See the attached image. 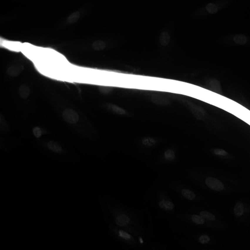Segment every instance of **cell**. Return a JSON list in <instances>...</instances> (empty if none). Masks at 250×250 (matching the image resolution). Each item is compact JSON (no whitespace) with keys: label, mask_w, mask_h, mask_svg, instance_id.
<instances>
[{"label":"cell","mask_w":250,"mask_h":250,"mask_svg":"<svg viewBox=\"0 0 250 250\" xmlns=\"http://www.w3.org/2000/svg\"><path fill=\"white\" fill-rule=\"evenodd\" d=\"M205 183L209 188L214 191H222L224 189L222 182L213 177H207L205 180Z\"/></svg>","instance_id":"1"},{"label":"cell","mask_w":250,"mask_h":250,"mask_svg":"<svg viewBox=\"0 0 250 250\" xmlns=\"http://www.w3.org/2000/svg\"><path fill=\"white\" fill-rule=\"evenodd\" d=\"M188 105L189 110L197 119L201 120L205 116L206 111L204 108L192 103H188Z\"/></svg>","instance_id":"2"},{"label":"cell","mask_w":250,"mask_h":250,"mask_svg":"<svg viewBox=\"0 0 250 250\" xmlns=\"http://www.w3.org/2000/svg\"><path fill=\"white\" fill-rule=\"evenodd\" d=\"M46 146L48 150L54 153L63 154L64 152V150L62 146L60 144V143L55 141H48L46 142Z\"/></svg>","instance_id":"3"},{"label":"cell","mask_w":250,"mask_h":250,"mask_svg":"<svg viewBox=\"0 0 250 250\" xmlns=\"http://www.w3.org/2000/svg\"><path fill=\"white\" fill-rule=\"evenodd\" d=\"M152 101L155 104L161 106H166L170 104V101L168 99L162 96L155 94L152 96Z\"/></svg>","instance_id":"4"},{"label":"cell","mask_w":250,"mask_h":250,"mask_svg":"<svg viewBox=\"0 0 250 250\" xmlns=\"http://www.w3.org/2000/svg\"><path fill=\"white\" fill-rule=\"evenodd\" d=\"M115 221L117 225L123 227L129 223L130 219L128 216L126 214H120L116 217Z\"/></svg>","instance_id":"5"},{"label":"cell","mask_w":250,"mask_h":250,"mask_svg":"<svg viewBox=\"0 0 250 250\" xmlns=\"http://www.w3.org/2000/svg\"><path fill=\"white\" fill-rule=\"evenodd\" d=\"M209 87L212 91L220 94L222 93L221 84L216 79L212 80L209 83Z\"/></svg>","instance_id":"6"},{"label":"cell","mask_w":250,"mask_h":250,"mask_svg":"<svg viewBox=\"0 0 250 250\" xmlns=\"http://www.w3.org/2000/svg\"><path fill=\"white\" fill-rule=\"evenodd\" d=\"M171 41V37L167 31H163L159 36V42L162 46H167L169 45Z\"/></svg>","instance_id":"7"},{"label":"cell","mask_w":250,"mask_h":250,"mask_svg":"<svg viewBox=\"0 0 250 250\" xmlns=\"http://www.w3.org/2000/svg\"><path fill=\"white\" fill-rule=\"evenodd\" d=\"M19 93L22 98L26 99L29 97L31 93V90L28 85L23 84L19 87Z\"/></svg>","instance_id":"8"},{"label":"cell","mask_w":250,"mask_h":250,"mask_svg":"<svg viewBox=\"0 0 250 250\" xmlns=\"http://www.w3.org/2000/svg\"><path fill=\"white\" fill-rule=\"evenodd\" d=\"M234 215L236 217H240L243 215L244 213V206L241 202H237L234 205Z\"/></svg>","instance_id":"9"},{"label":"cell","mask_w":250,"mask_h":250,"mask_svg":"<svg viewBox=\"0 0 250 250\" xmlns=\"http://www.w3.org/2000/svg\"><path fill=\"white\" fill-rule=\"evenodd\" d=\"M22 70L20 67L17 66H12L9 67L7 70V73L11 77H17L20 75Z\"/></svg>","instance_id":"10"},{"label":"cell","mask_w":250,"mask_h":250,"mask_svg":"<svg viewBox=\"0 0 250 250\" xmlns=\"http://www.w3.org/2000/svg\"><path fill=\"white\" fill-rule=\"evenodd\" d=\"M158 205L161 208L167 211H171L175 207L174 204L172 202L166 201V200L160 201L158 203Z\"/></svg>","instance_id":"11"},{"label":"cell","mask_w":250,"mask_h":250,"mask_svg":"<svg viewBox=\"0 0 250 250\" xmlns=\"http://www.w3.org/2000/svg\"><path fill=\"white\" fill-rule=\"evenodd\" d=\"M108 109L119 115H124L126 113V111L124 108H122L116 105L110 104L108 105Z\"/></svg>","instance_id":"12"},{"label":"cell","mask_w":250,"mask_h":250,"mask_svg":"<svg viewBox=\"0 0 250 250\" xmlns=\"http://www.w3.org/2000/svg\"><path fill=\"white\" fill-rule=\"evenodd\" d=\"M234 43L239 45H243L246 44L248 41L247 37L245 35L242 34H237L234 38Z\"/></svg>","instance_id":"13"},{"label":"cell","mask_w":250,"mask_h":250,"mask_svg":"<svg viewBox=\"0 0 250 250\" xmlns=\"http://www.w3.org/2000/svg\"><path fill=\"white\" fill-rule=\"evenodd\" d=\"M92 46L95 51H100L103 50L106 48V43L103 41L97 40L94 42L92 45Z\"/></svg>","instance_id":"14"},{"label":"cell","mask_w":250,"mask_h":250,"mask_svg":"<svg viewBox=\"0 0 250 250\" xmlns=\"http://www.w3.org/2000/svg\"><path fill=\"white\" fill-rule=\"evenodd\" d=\"M182 194L185 198L188 200H192L195 198V194L192 191L187 189H182Z\"/></svg>","instance_id":"15"},{"label":"cell","mask_w":250,"mask_h":250,"mask_svg":"<svg viewBox=\"0 0 250 250\" xmlns=\"http://www.w3.org/2000/svg\"><path fill=\"white\" fill-rule=\"evenodd\" d=\"M80 17V14L79 12H74L68 16L67 19V22L68 24L75 23L79 19Z\"/></svg>","instance_id":"16"},{"label":"cell","mask_w":250,"mask_h":250,"mask_svg":"<svg viewBox=\"0 0 250 250\" xmlns=\"http://www.w3.org/2000/svg\"><path fill=\"white\" fill-rule=\"evenodd\" d=\"M0 127L1 132H4V133L8 132L9 129V126L7 121L6 119L3 117V116H1V119H0Z\"/></svg>","instance_id":"17"},{"label":"cell","mask_w":250,"mask_h":250,"mask_svg":"<svg viewBox=\"0 0 250 250\" xmlns=\"http://www.w3.org/2000/svg\"><path fill=\"white\" fill-rule=\"evenodd\" d=\"M200 215L204 219H206L208 221H213L215 220V215L207 211H202L200 213Z\"/></svg>","instance_id":"18"},{"label":"cell","mask_w":250,"mask_h":250,"mask_svg":"<svg viewBox=\"0 0 250 250\" xmlns=\"http://www.w3.org/2000/svg\"><path fill=\"white\" fill-rule=\"evenodd\" d=\"M206 9L207 11L211 14H215L218 11V7L216 4H214L213 3H209L207 4L206 6Z\"/></svg>","instance_id":"19"},{"label":"cell","mask_w":250,"mask_h":250,"mask_svg":"<svg viewBox=\"0 0 250 250\" xmlns=\"http://www.w3.org/2000/svg\"><path fill=\"white\" fill-rule=\"evenodd\" d=\"M142 143L144 145L147 147H152L155 144L156 141L152 137H145L142 139Z\"/></svg>","instance_id":"20"},{"label":"cell","mask_w":250,"mask_h":250,"mask_svg":"<svg viewBox=\"0 0 250 250\" xmlns=\"http://www.w3.org/2000/svg\"><path fill=\"white\" fill-rule=\"evenodd\" d=\"M165 158L169 161H172L175 158V153L174 150L169 149L166 150L164 153Z\"/></svg>","instance_id":"21"},{"label":"cell","mask_w":250,"mask_h":250,"mask_svg":"<svg viewBox=\"0 0 250 250\" xmlns=\"http://www.w3.org/2000/svg\"><path fill=\"white\" fill-rule=\"evenodd\" d=\"M192 220L195 224L202 225L205 222V219L200 215H193L192 217Z\"/></svg>","instance_id":"22"},{"label":"cell","mask_w":250,"mask_h":250,"mask_svg":"<svg viewBox=\"0 0 250 250\" xmlns=\"http://www.w3.org/2000/svg\"><path fill=\"white\" fill-rule=\"evenodd\" d=\"M33 133L34 135L35 136V137L37 138L40 137L41 136H42L43 135V131L42 129H41L40 127H34L33 129Z\"/></svg>","instance_id":"23"},{"label":"cell","mask_w":250,"mask_h":250,"mask_svg":"<svg viewBox=\"0 0 250 250\" xmlns=\"http://www.w3.org/2000/svg\"><path fill=\"white\" fill-rule=\"evenodd\" d=\"M99 90L101 93L104 94H108L111 93L113 90V88L110 87H105L102 86L99 88Z\"/></svg>","instance_id":"24"},{"label":"cell","mask_w":250,"mask_h":250,"mask_svg":"<svg viewBox=\"0 0 250 250\" xmlns=\"http://www.w3.org/2000/svg\"><path fill=\"white\" fill-rule=\"evenodd\" d=\"M210 237L206 234L202 235L199 238V241L200 243L202 244H207V243H208L210 241Z\"/></svg>","instance_id":"25"},{"label":"cell","mask_w":250,"mask_h":250,"mask_svg":"<svg viewBox=\"0 0 250 250\" xmlns=\"http://www.w3.org/2000/svg\"><path fill=\"white\" fill-rule=\"evenodd\" d=\"M214 152L215 155L218 156H225L228 155V152H227L221 149H215L214 151Z\"/></svg>","instance_id":"26"},{"label":"cell","mask_w":250,"mask_h":250,"mask_svg":"<svg viewBox=\"0 0 250 250\" xmlns=\"http://www.w3.org/2000/svg\"><path fill=\"white\" fill-rule=\"evenodd\" d=\"M119 235H120V236L123 237L124 239H130L131 238V236L130 234H128L127 233H126L124 231H122V230L119 231Z\"/></svg>","instance_id":"27"},{"label":"cell","mask_w":250,"mask_h":250,"mask_svg":"<svg viewBox=\"0 0 250 250\" xmlns=\"http://www.w3.org/2000/svg\"><path fill=\"white\" fill-rule=\"evenodd\" d=\"M140 240L141 243H143V241H142V239H141V238H140Z\"/></svg>","instance_id":"28"}]
</instances>
